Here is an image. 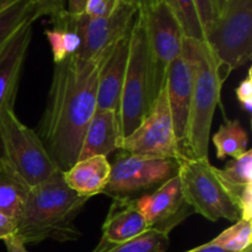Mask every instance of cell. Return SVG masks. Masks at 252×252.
I'll use <instances>...</instances> for the list:
<instances>
[{
  "label": "cell",
  "mask_w": 252,
  "mask_h": 252,
  "mask_svg": "<svg viewBox=\"0 0 252 252\" xmlns=\"http://www.w3.org/2000/svg\"><path fill=\"white\" fill-rule=\"evenodd\" d=\"M106 52L95 59L71 56L54 64L37 134L62 172L78 161L84 134L97 108L98 70Z\"/></svg>",
  "instance_id": "6da1fadb"
},
{
  "label": "cell",
  "mask_w": 252,
  "mask_h": 252,
  "mask_svg": "<svg viewBox=\"0 0 252 252\" xmlns=\"http://www.w3.org/2000/svg\"><path fill=\"white\" fill-rule=\"evenodd\" d=\"M90 198L69 189L62 171L30 189L16 221L15 236L25 246L44 240L76 241L81 236L74 221Z\"/></svg>",
  "instance_id": "7a4b0ae2"
},
{
  "label": "cell",
  "mask_w": 252,
  "mask_h": 252,
  "mask_svg": "<svg viewBox=\"0 0 252 252\" xmlns=\"http://www.w3.org/2000/svg\"><path fill=\"white\" fill-rule=\"evenodd\" d=\"M182 51L192 69V96L189 129L184 147V157L189 159L208 158V145L214 112L220 103L223 78L218 62L206 41L184 39Z\"/></svg>",
  "instance_id": "3957f363"
},
{
  "label": "cell",
  "mask_w": 252,
  "mask_h": 252,
  "mask_svg": "<svg viewBox=\"0 0 252 252\" xmlns=\"http://www.w3.org/2000/svg\"><path fill=\"white\" fill-rule=\"evenodd\" d=\"M155 97L144 16L138 12L129 33L127 68L118 110L122 138L130 134L139 126L149 112Z\"/></svg>",
  "instance_id": "277c9868"
},
{
  "label": "cell",
  "mask_w": 252,
  "mask_h": 252,
  "mask_svg": "<svg viewBox=\"0 0 252 252\" xmlns=\"http://www.w3.org/2000/svg\"><path fill=\"white\" fill-rule=\"evenodd\" d=\"M0 150L2 159L30 189L61 171L37 132L17 118L14 108H7L0 116Z\"/></svg>",
  "instance_id": "5b68a950"
},
{
  "label": "cell",
  "mask_w": 252,
  "mask_h": 252,
  "mask_svg": "<svg viewBox=\"0 0 252 252\" xmlns=\"http://www.w3.org/2000/svg\"><path fill=\"white\" fill-rule=\"evenodd\" d=\"M204 41L216 54L225 81L234 69L252 58V0H225Z\"/></svg>",
  "instance_id": "8992f818"
},
{
  "label": "cell",
  "mask_w": 252,
  "mask_h": 252,
  "mask_svg": "<svg viewBox=\"0 0 252 252\" xmlns=\"http://www.w3.org/2000/svg\"><path fill=\"white\" fill-rule=\"evenodd\" d=\"M177 176L185 199L194 213L211 221H238L240 213L217 175V167L204 159L185 158L179 161Z\"/></svg>",
  "instance_id": "52a82bcc"
},
{
  "label": "cell",
  "mask_w": 252,
  "mask_h": 252,
  "mask_svg": "<svg viewBox=\"0 0 252 252\" xmlns=\"http://www.w3.org/2000/svg\"><path fill=\"white\" fill-rule=\"evenodd\" d=\"M138 10L120 0L117 7L106 17H89L88 15H70L66 10L51 17L53 26H64L73 30L80 37L78 58L95 59L102 56L116 42L129 34Z\"/></svg>",
  "instance_id": "ba28073f"
},
{
  "label": "cell",
  "mask_w": 252,
  "mask_h": 252,
  "mask_svg": "<svg viewBox=\"0 0 252 252\" xmlns=\"http://www.w3.org/2000/svg\"><path fill=\"white\" fill-rule=\"evenodd\" d=\"M118 149L140 157L167 158L177 161L185 159L175 135L165 84L139 126L127 137L121 138Z\"/></svg>",
  "instance_id": "9c48e42d"
},
{
  "label": "cell",
  "mask_w": 252,
  "mask_h": 252,
  "mask_svg": "<svg viewBox=\"0 0 252 252\" xmlns=\"http://www.w3.org/2000/svg\"><path fill=\"white\" fill-rule=\"evenodd\" d=\"M179 161L167 158L140 157L121 152L111 164V176L102 193L112 198H134V194L160 186L176 176Z\"/></svg>",
  "instance_id": "30bf717a"
},
{
  "label": "cell",
  "mask_w": 252,
  "mask_h": 252,
  "mask_svg": "<svg viewBox=\"0 0 252 252\" xmlns=\"http://www.w3.org/2000/svg\"><path fill=\"white\" fill-rule=\"evenodd\" d=\"M140 14L144 16L147 29L157 96L164 86L170 65L182 53L185 34L175 15L162 1Z\"/></svg>",
  "instance_id": "8fae6325"
},
{
  "label": "cell",
  "mask_w": 252,
  "mask_h": 252,
  "mask_svg": "<svg viewBox=\"0 0 252 252\" xmlns=\"http://www.w3.org/2000/svg\"><path fill=\"white\" fill-rule=\"evenodd\" d=\"M137 206L148 228L165 235L193 213L182 194L177 175L160 185L153 193L137 198Z\"/></svg>",
  "instance_id": "7c38bea8"
},
{
  "label": "cell",
  "mask_w": 252,
  "mask_h": 252,
  "mask_svg": "<svg viewBox=\"0 0 252 252\" xmlns=\"http://www.w3.org/2000/svg\"><path fill=\"white\" fill-rule=\"evenodd\" d=\"M165 89L175 135L184 155L192 96V69L184 51L172 62L167 70Z\"/></svg>",
  "instance_id": "4fadbf2b"
},
{
  "label": "cell",
  "mask_w": 252,
  "mask_h": 252,
  "mask_svg": "<svg viewBox=\"0 0 252 252\" xmlns=\"http://www.w3.org/2000/svg\"><path fill=\"white\" fill-rule=\"evenodd\" d=\"M32 25L20 27L0 52V116L7 108H14L17 85L32 38Z\"/></svg>",
  "instance_id": "5bb4252c"
},
{
  "label": "cell",
  "mask_w": 252,
  "mask_h": 252,
  "mask_svg": "<svg viewBox=\"0 0 252 252\" xmlns=\"http://www.w3.org/2000/svg\"><path fill=\"white\" fill-rule=\"evenodd\" d=\"M130 33V32H129ZM129 34L116 42L106 52L97 78V108L120 110L121 93L127 68Z\"/></svg>",
  "instance_id": "9a60e30c"
},
{
  "label": "cell",
  "mask_w": 252,
  "mask_h": 252,
  "mask_svg": "<svg viewBox=\"0 0 252 252\" xmlns=\"http://www.w3.org/2000/svg\"><path fill=\"white\" fill-rule=\"evenodd\" d=\"M122 138L117 111L96 108L84 134L78 160L91 157H106L118 149Z\"/></svg>",
  "instance_id": "2e32d148"
},
{
  "label": "cell",
  "mask_w": 252,
  "mask_h": 252,
  "mask_svg": "<svg viewBox=\"0 0 252 252\" xmlns=\"http://www.w3.org/2000/svg\"><path fill=\"white\" fill-rule=\"evenodd\" d=\"M149 230L137 206V198H113L102 225L101 241L121 244Z\"/></svg>",
  "instance_id": "e0dca14e"
},
{
  "label": "cell",
  "mask_w": 252,
  "mask_h": 252,
  "mask_svg": "<svg viewBox=\"0 0 252 252\" xmlns=\"http://www.w3.org/2000/svg\"><path fill=\"white\" fill-rule=\"evenodd\" d=\"M66 186L79 196L91 198L103 192L111 176V164L106 157L78 160L70 169L62 172Z\"/></svg>",
  "instance_id": "ac0fdd59"
},
{
  "label": "cell",
  "mask_w": 252,
  "mask_h": 252,
  "mask_svg": "<svg viewBox=\"0 0 252 252\" xmlns=\"http://www.w3.org/2000/svg\"><path fill=\"white\" fill-rule=\"evenodd\" d=\"M29 192L26 182L0 157V212L17 221Z\"/></svg>",
  "instance_id": "d6986e66"
},
{
  "label": "cell",
  "mask_w": 252,
  "mask_h": 252,
  "mask_svg": "<svg viewBox=\"0 0 252 252\" xmlns=\"http://www.w3.org/2000/svg\"><path fill=\"white\" fill-rule=\"evenodd\" d=\"M41 16L38 6L31 0H16L0 9V52L20 27Z\"/></svg>",
  "instance_id": "ffe728a7"
},
{
  "label": "cell",
  "mask_w": 252,
  "mask_h": 252,
  "mask_svg": "<svg viewBox=\"0 0 252 252\" xmlns=\"http://www.w3.org/2000/svg\"><path fill=\"white\" fill-rule=\"evenodd\" d=\"M212 140L219 160L228 157L236 159L249 150V135L238 120L226 121L214 133Z\"/></svg>",
  "instance_id": "44dd1931"
},
{
  "label": "cell",
  "mask_w": 252,
  "mask_h": 252,
  "mask_svg": "<svg viewBox=\"0 0 252 252\" xmlns=\"http://www.w3.org/2000/svg\"><path fill=\"white\" fill-rule=\"evenodd\" d=\"M169 245V235L149 229L121 244H107L100 240L93 252H166Z\"/></svg>",
  "instance_id": "7402d4cb"
},
{
  "label": "cell",
  "mask_w": 252,
  "mask_h": 252,
  "mask_svg": "<svg viewBox=\"0 0 252 252\" xmlns=\"http://www.w3.org/2000/svg\"><path fill=\"white\" fill-rule=\"evenodd\" d=\"M172 11L186 38L203 41L204 32L199 22L193 0H160Z\"/></svg>",
  "instance_id": "603a6c76"
},
{
  "label": "cell",
  "mask_w": 252,
  "mask_h": 252,
  "mask_svg": "<svg viewBox=\"0 0 252 252\" xmlns=\"http://www.w3.org/2000/svg\"><path fill=\"white\" fill-rule=\"evenodd\" d=\"M47 39L51 46L54 64L61 63L68 57L75 56L80 48V37L64 26H53V29L46 31Z\"/></svg>",
  "instance_id": "cb8c5ba5"
},
{
  "label": "cell",
  "mask_w": 252,
  "mask_h": 252,
  "mask_svg": "<svg viewBox=\"0 0 252 252\" xmlns=\"http://www.w3.org/2000/svg\"><path fill=\"white\" fill-rule=\"evenodd\" d=\"M252 221L239 219L230 228L221 231L212 243L230 252H243L251 248Z\"/></svg>",
  "instance_id": "d4e9b609"
},
{
  "label": "cell",
  "mask_w": 252,
  "mask_h": 252,
  "mask_svg": "<svg viewBox=\"0 0 252 252\" xmlns=\"http://www.w3.org/2000/svg\"><path fill=\"white\" fill-rule=\"evenodd\" d=\"M217 175L223 186H246L252 185V150L241 157L231 159L225 169H217Z\"/></svg>",
  "instance_id": "484cf974"
},
{
  "label": "cell",
  "mask_w": 252,
  "mask_h": 252,
  "mask_svg": "<svg viewBox=\"0 0 252 252\" xmlns=\"http://www.w3.org/2000/svg\"><path fill=\"white\" fill-rule=\"evenodd\" d=\"M193 4L194 7H196L201 26L203 29L204 37H206V33L209 31V29H211L212 25L214 24L217 19L214 1L213 0H193Z\"/></svg>",
  "instance_id": "4316f807"
},
{
  "label": "cell",
  "mask_w": 252,
  "mask_h": 252,
  "mask_svg": "<svg viewBox=\"0 0 252 252\" xmlns=\"http://www.w3.org/2000/svg\"><path fill=\"white\" fill-rule=\"evenodd\" d=\"M120 0H88L84 14L89 17H106L112 14Z\"/></svg>",
  "instance_id": "83f0119b"
},
{
  "label": "cell",
  "mask_w": 252,
  "mask_h": 252,
  "mask_svg": "<svg viewBox=\"0 0 252 252\" xmlns=\"http://www.w3.org/2000/svg\"><path fill=\"white\" fill-rule=\"evenodd\" d=\"M236 97H238L239 102L241 103L244 108L248 112L252 111V75L251 69L248 71L246 78L239 84L236 88Z\"/></svg>",
  "instance_id": "f1b7e54d"
},
{
  "label": "cell",
  "mask_w": 252,
  "mask_h": 252,
  "mask_svg": "<svg viewBox=\"0 0 252 252\" xmlns=\"http://www.w3.org/2000/svg\"><path fill=\"white\" fill-rule=\"evenodd\" d=\"M37 5L42 16L54 17L65 10V0H31Z\"/></svg>",
  "instance_id": "f546056e"
},
{
  "label": "cell",
  "mask_w": 252,
  "mask_h": 252,
  "mask_svg": "<svg viewBox=\"0 0 252 252\" xmlns=\"http://www.w3.org/2000/svg\"><path fill=\"white\" fill-rule=\"evenodd\" d=\"M15 231H16V221L0 212V240L15 235Z\"/></svg>",
  "instance_id": "4dcf8cb0"
},
{
  "label": "cell",
  "mask_w": 252,
  "mask_h": 252,
  "mask_svg": "<svg viewBox=\"0 0 252 252\" xmlns=\"http://www.w3.org/2000/svg\"><path fill=\"white\" fill-rule=\"evenodd\" d=\"M5 248H6L7 252H29L26 250V246L19 240L15 235L9 236V238L4 239Z\"/></svg>",
  "instance_id": "1f68e13d"
},
{
  "label": "cell",
  "mask_w": 252,
  "mask_h": 252,
  "mask_svg": "<svg viewBox=\"0 0 252 252\" xmlns=\"http://www.w3.org/2000/svg\"><path fill=\"white\" fill-rule=\"evenodd\" d=\"M66 7L65 10L70 15H80L84 14L85 5L88 0H65Z\"/></svg>",
  "instance_id": "d6a6232c"
},
{
  "label": "cell",
  "mask_w": 252,
  "mask_h": 252,
  "mask_svg": "<svg viewBox=\"0 0 252 252\" xmlns=\"http://www.w3.org/2000/svg\"><path fill=\"white\" fill-rule=\"evenodd\" d=\"M122 1L132 5L133 7L138 10V12H144L152 6H154L155 4H158L160 0H122Z\"/></svg>",
  "instance_id": "836d02e7"
},
{
  "label": "cell",
  "mask_w": 252,
  "mask_h": 252,
  "mask_svg": "<svg viewBox=\"0 0 252 252\" xmlns=\"http://www.w3.org/2000/svg\"><path fill=\"white\" fill-rule=\"evenodd\" d=\"M186 252H230V251L225 250V249L220 248V246L216 245V244H213L212 241H209V243L204 244V245H201L198 246V248H194L192 249V250H189Z\"/></svg>",
  "instance_id": "e575fe53"
},
{
  "label": "cell",
  "mask_w": 252,
  "mask_h": 252,
  "mask_svg": "<svg viewBox=\"0 0 252 252\" xmlns=\"http://www.w3.org/2000/svg\"><path fill=\"white\" fill-rule=\"evenodd\" d=\"M213 1H214V6H216L217 17H218V15L220 14L221 9H223V6H224V2H225V0H213Z\"/></svg>",
  "instance_id": "d590c367"
},
{
  "label": "cell",
  "mask_w": 252,
  "mask_h": 252,
  "mask_svg": "<svg viewBox=\"0 0 252 252\" xmlns=\"http://www.w3.org/2000/svg\"><path fill=\"white\" fill-rule=\"evenodd\" d=\"M14 1H16V0H0V9H2V7H5L6 5L11 4Z\"/></svg>",
  "instance_id": "8d00e7d4"
},
{
  "label": "cell",
  "mask_w": 252,
  "mask_h": 252,
  "mask_svg": "<svg viewBox=\"0 0 252 252\" xmlns=\"http://www.w3.org/2000/svg\"><path fill=\"white\" fill-rule=\"evenodd\" d=\"M243 252H251V248H250V249H248V250H245V251H243Z\"/></svg>",
  "instance_id": "74e56055"
}]
</instances>
